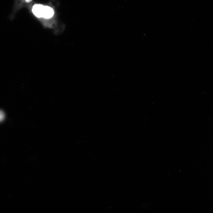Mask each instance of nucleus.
Segmentation results:
<instances>
[{"mask_svg":"<svg viewBox=\"0 0 213 213\" xmlns=\"http://www.w3.org/2000/svg\"><path fill=\"white\" fill-rule=\"evenodd\" d=\"M44 6L42 4H35L32 8L33 14L37 18L43 17V13Z\"/></svg>","mask_w":213,"mask_h":213,"instance_id":"obj_1","label":"nucleus"},{"mask_svg":"<svg viewBox=\"0 0 213 213\" xmlns=\"http://www.w3.org/2000/svg\"><path fill=\"white\" fill-rule=\"evenodd\" d=\"M5 118V114L4 112L2 110H0V122H2L4 120Z\"/></svg>","mask_w":213,"mask_h":213,"instance_id":"obj_3","label":"nucleus"},{"mask_svg":"<svg viewBox=\"0 0 213 213\" xmlns=\"http://www.w3.org/2000/svg\"><path fill=\"white\" fill-rule=\"evenodd\" d=\"M54 14V10L48 6H44L43 8V17L49 19L53 16Z\"/></svg>","mask_w":213,"mask_h":213,"instance_id":"obj_2","label":"nucleus"}]
</instances>
